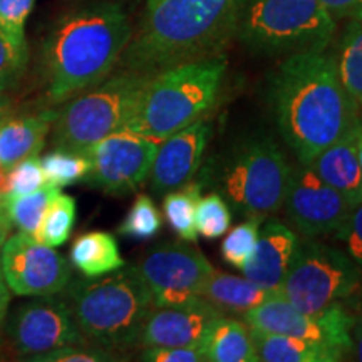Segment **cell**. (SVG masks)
<instances>
[{
    "mask_svg": "<svg viewBox=\"0 0 362 362\" xmlns=\"http://www.w3.org/2000/svg\"><path fill=\"white\" fill-rule=\"evenodd\" d=\"M269 103L280 136L302 165L337 141L359 116L336 57L325 51L285 57L269 78Z\"/></svg>",
    "mask_w": 362,
    "mask_h": 362,
    "instance_id": "6da1fadb",
    "label": "cell"
},
{
    "mask_svg": "<svg viewBox=\"0 0 362 362\" xmlns=\"http://www.w3.org/2000/svg\"><path fill=\"white\" fill-rule=\"evenodd\" d=\"M133 37L123 6L98 2L61 17L42 42L40 78L47 103L62 104L115 71Z\"/></svg>",
    "mask_w": 362,
    "mask_h": 362,
    "instance_id": "7a4b0ae2",
    "label": "cell"
},
{
    "mask_svg": "<svg viewBox=\"0 0 362 362\" xmlns=\"http://www.w3.org/2000/svg\"><path fill=\"white\" fill-rule=\"evenodd\" d=\"M242 0H148L121 69L153 76L170 67L218 57L235 37Z\"/></svg>",
    "mask_w": 362,
    "mask_h": 362,
    "instance_id": "3957f363",
    "label": "cell"
},
{
    "mask_svg": "<svg viewBox=\"0 0 362 362\" xmlns=\"http://www.w3.org/2000/svg\"><path fill=\"white\" fill-rule=\"evenodd\" d=\"M76 324L93 346L121 354L136 349L153 296L136 265L96 279H78L64 288Z\"/></svg>",
    "mask_w": 362,
    "mask_h": 362,
    "instance_id": "277c9868",
    "label": "cell"
},
{
    "mask_svg": "<svg viewBox=\"0 0 362 362\" xmlns=\"http://www.w3.org/2000/svg\"><path fill=\"white\" fill-rule=\"evenodd\" d=\"M226 72L223 56L156 72L139 94L123 131L161 143L205 117L218 101Z\"/></svg>",
    "mask_w": 362,
    "mask_h": 362,
    "instance_id": "5b68a950",
    "label": "cell"
},
{
    "mask_svg": "<svg viewBox=\"0 0 362 362\" xmlns=\"http://www.w3.org/2000/svg\"><path fill=\"white\" fill-rule=\"evenodd\" d=\"M336 29L320 0H242L235 37L257 56L287 57L325 51Z\"/></svg>",
    "mask_w": 362,
    "mask_h": 362,
    "instance_id": "8992f818",
    "label": "cell"
},
{
    "mask_svg": "<svg viewBox=\"0 0 362 362\" xmlns=\"http://www.w3.org/2000/svg\"><path fill=\"white\" fill-rule=\"evenodd\" d=\"M149 78L121 69L62 103L51 128L54 146L86 153L106 136L123 131Z\"/></svg>",
    "mask_w": 362,
    "mask_h": 362,
    "instance_id": "52a82bcc",
    "label": "cell"
},
{
    "mask_svg": "<svg viewBox=\"0 0 362 362\" xmlns=\"http://www.w3.org/2000/svg\"><path fill=\"white\" fill-rule=\"evenodd\" d=\"M291 170L274 138L252 136L240 141L221 165V193L238 214L265 218L282 208Z\"/></svg>",
    "mask_w": 362,
    "mask_h": 362,
    "instance_id": "ba28073f",
    "label": "cell"
},
{
    "mask_svg": "<svg viewBox=\"0 0 362 362\" xmlns=\"http://www.w3.org/2000/svg\"><path fill=\"white\" fill-rule=\"evenodd\" d=\"M361 280L362 269L346 252L304 237L280 285V293L296 309L317 314L352 296Z\"/></svg>",
    "mask_w": 362,
    "mask_h": 362,
    "instance_id": "9c48e42d",
    "label": "cell"
},
{
    "mask_svg": "<svg viewBox=\"0 0 362 362\" xmlns=\"http://www.w3.org/2000/svg\"><path fill=\"white\" fill-rule=\"evenodd\" d=\"M242 320L250 329L277 332L322 344L347 359L352 342L354 314H351L342 302H336L322 312L305 314L298 310L282 293L267 298L260 305L253 307L242 315Z\"/></svg>",
    "mask_w": 362,
    "mask_h": 362,
    "instance_id": "30bf717a",
    "label": "cell"
},
{
    "mask_svg": "<svg viewBox=\"0 0 362 362\" xmlns=\"http://www.w3.org/2000/svg\"><path fill=\"white\" fill-rule=\"evenodd\" d=\"M136 267L151 291L153 307L198 304L200 287L215 270L200 248L181 242L153 248Z\"/></svg>",
    "mask_w": 362,
    "mask_h": 362,
    "instance_id": "8fae6325",
    "label": "cell"
},
{
    "mask_svg": "<svg viewBox=\"0 0 362 362\" xmlns=\"http://www.w3.org/2000/svg\"><path fill=\"white\" fill-rule=\"evenodd\" d=\"M160 143L119 131L86 149L90 168L84 181L112 197H126L148 181Z\"/></svg>",
    "mask_w": 362,
    "mask_h": 362,
    "instance_id": "7c38bea8",
    "label": "cell"
},
{
    "mask_svg": "<svg viewBox=\"0 0 362 362\" xmlns=\"http://www.w3.org/2000/svg\"><path fill=\"white\" fill-rule=\"evenodd\" d=\"M6 334L21 356L33 359L64 346L89 344L64 297L42 296L21 304L6 320Z\"/></svg>",
    "mask_w": 362,
    "mask_h": 362,
    "instance_id": "4fadbf2b",
    "label": "cell"
},
{
    "mask_svg": "<svg viewBox=\"0 0 362 362\" xmlns=\"http://www.w3.org/2000/svg\"><path fill=\"white\" fill-rule=\"evenodd\" d=\"M0 270L11 292L21 297L56 296L72 280L69 262L54 247L24 232L7 238Z\"/></svg>",
    "mask_w": 362,
    "mask_h": 362,
    "instance_id": "5bb4252c",
    "label": "cell"
},
{
    "mask_svg": "<svg viewBox=\"0 0 362 362\" xmlns=\"http://www.w3.org/2000/svg\"><path fill=\"white\" fill-rule=\"evenodd\" d=\"M282 208L293 228L309 238L336 233L351 211L342 194L302 163L291 170Z\"/></svg>",
    "mask_w": 362,
    "mask_h": 362,
    "instance_id": "9a60e30c",
    "label": "cell"
},
{
    "mask_svg": "<svg viewBox=\"0 0 362 362\" xmlns=\"http://www.w3.org/2000/svg\"><path fill=\"white\" fill-rule=\"evenodd\" d=\"M211 138L210 121L202 117L185 129L163 139L149 170V187L156 197L178 189L200 170Z\"/></svg>",
    "mask_w": 362,
    "mask_h": 362,
    "instance_id": "2e32d148",
    "label": "cell"
},
{
    "mask_svg": "<svg viewBox=\"0 0 362 362\" xmlns=\"http://www.w3.org/2000/svg\"><path fill=\"white\" fill-rule=\"evenodd\" d=\"M225 315L206 298L188 307H153L139 334L138 347L200 346L215 319Z\"/></svg>",
    "mask_w": 362,
    "mask_h": 362,
    "instance_id": "e0dca14e",
    "label": "cell"
},
{
    "mask_svg": "<svg viewBox=\"0 0 362 362\" xmlns=\"http://www.w3.org/2000/svg\"><path fill=\"white\" fill-rule=\"evenodd\" d=\"M298 243L300 238L291 226L275 218L269 220L264 228H260L253 257L242 269L243 277L269 291L280 292V285L292 264Z\"/></svg>",
    "mask_w": 362,
    "mask_h": 362,
    "instance_id": "ac0fdd59",
    "label": "cell"
},
{
    "mask_svg": "<svg viewBox=\"0 0 362 362\" xmlns=\"http://www.w3.org/2000/svg\"><path fill=\"white\" fill-rule=\"evenodd\" d=\"M320 180L354 208L362 203V168L357 156L354 126L309 163Z\"/></svg>",
    "mask_w": 362,
    "mask_h": 362,
    "instance_id": "d6986e66",
    "label": "cell"
},
{
    "mask_svg": "<svg viewBox=\"0 0 362 362\" xmlns=\"http://www.w3.org/2000/svg\"><path fill=\"white\" fill-rule=\"evenodd\" d=\"M56 110L0 121V168L8 173L17 163L37 156L52 128Z\"/></svg>",
    "mask_w": 362,
    "mask_h": 362,
    "instance_id": "ffe728a7",
    "label": "cell"
},
{
    "mask_svg": "<svg viewBox=\"0 0 362 362\" xmlns=\"http://www.w3.org/2000/svg\"><path fill=\"white\" fill-rule=\"evenodd\" d=\"M200 296L225 315H240L260 305L267 298L277 296L279 291H269L247 277L216 272L208 277L200 287Z\"/></svg>",
    "mask_w": 362,
    "mask_h": 362,
    "instance_id": "44dd1931",
    "label": "cell"
},
{
    "mask_svg": "<svg viewBox=\"0 0 362 362\" xmlns=\"http://www.w3.org/2000/svg\"><path fill=\"white\" fill-rule=\"evenodd\" d=\"M200 346L206 362H259L250 327L228 315L214 320Z\"/></svg>",
    "mask_w": 362,
    "mask_h": 362,
    "instance_id": "7402d4cb",
    "label": "cell"
},
{
    "mask_svg": "<svg viewBox=\"0 0 362 362\" xmlns=\"http://www.w3.org/2000/svg\"><path fill=\"white\" fill-rule=\"evenodd\" d=\"M259 362H337L344 361L339 352L322 344L285 336L277 332L250 329Z\"/></svg>",
    "mask_w": 362,
    "mask_h": 362,
    "instance_id": "603a6c76",
    "label": "cell"
},
{
    "mask_svg": "<svg viewBox=\"0 0 362 362\" xmlns=\"http://www.w3.org/2000/svg\"><path fill=\"white\" fill-rule=\"evenodd\" d=\"M69 260L86 279L103 277L126 265L115 235L101 230L79 235L71 247Z\"/></svg>",
    "mask_w": 362,
    "mask_h": 362,
    "instance_id": "cb8c5ba5",
    "label": "cell"
},
{
    "mask_svg": "<svg viewBox=\"0 0 362 362\" xmlns=\"http://www.w3.org/2000/svg\"><path fill=\"white\" fill-rule=\"evenodd\" d=\"M202 197V185L189 183L163 197V211L166 221L171 225L176 235L185 242H197V203Z\"/></svg>",
    "mask_w": 362,
    "mask_h": 362,
    "instance_id": "d4e9b609",
    "label": "cell"
},
{
    "mask_svg": "<svg viewBox=\"0 0 362 362\" xmlns=\"http://www.w3.org/2000/svg\"><path fill=\"white\" fill-rule=\"evenodd\" d=\"M336 64L344 88L357 104H362V22L351 21L347 25L339 44Z\"/></svg>",
    "mask_w": 362,
    "mask_h": 362,
    "instance_id": "484cf974",
    "label": "cell"
},
{
    "mask_svg": "<svg viewBox=\"0 0 362 362\" xmlns=\"http://www.w3.org/2000/svg\"><path fill=\"white\" fill-rule=\"evenodd\" d=\"M40 165L44 170L45 183L57 188L71 187V185L84 181L90 168L89 156L84 151L59 146L45 153L40 158Z\"/></svg>",
    "mask_w": 362,
    "mask_h": 362,
    "instance_id": "4316f807",
    "label": "cell"
},
{
    "mask_svg": "<svg viewBox=\"0 0 362 362\" xmlns=\"http://www.w3.org/2000/svg\"><path fill=\"white\" fill-rule=\"evenodd\" d=\"M59 193H61V188L45 183L44 187L35 189V192L22 194V197H7V194H4L12 223L19 228V232L35 237L45 210Z\"/></svg>",
    "mask_w": 362,
    "mask_h": 362,
    "instance_id": "83f0119b",
    "label": "cell"
},
{
    "mask_svg": "<svg viewBox=\"0 0 362 362\" xmlns=\"http://www.w3.org/2000/svg\"><path fill=\"white\" fill-rule=\"evenodd\" d=\"M78 206L76 200L69 194L59 193L45 210L35 238L47 247H61L69 240L76 223Z\"/></svg>",
    "mask_w": 362,
    "mask_h": 362,
    "instance_id": "f1b7e54d",
    "label": "cell"
},
{
    "mask_svg": "<svg viewBox=\"0 0 362 362\" xmlns=\"http://www.w3.org/2000/svg\"><path fill=\"white\" fill-rule=\"evenodd\" d=\"M163 218L160 210L148 194L136 197L128 215L117 226L121 237L134 240H149L161 232Z\"/></svg>",
    "mask_w": 362,
    "mask_h": 362,
    "instance_id": "f546056e",
    "label": "cell"
},
{
    "mask_svg": "<svg viewBox=\"0 0 362 362\" xmlns=\"http://www.w3.org/2000/svg\"><path fill=\"white\" fill-rule=\"evenodd\" d=\"M262 216H247V221L226 232L223 243H221V257L228 265L242 270L255 252L257 238L262 226Z\"/></svg>",
    "mask_w": 362,
    "mask_h": 362,
    "instance_id": "4dcf8cb0",
    "label": "cell"
},
{
    "mask_svg": "<svg viewBox=\"0 0 362 362\" xmlns=\"http://www.w3.org/2000/svg\"><path fill=\"white\" fill-rule=\"evenodd\" d=\"M197 230L198 235L208 240L223 237L232 225V211L221 194L210 193L200 197L197 203Z\"/></svg>",
    "mask_w": 362,
    "mask_h": 362,
    "instance_id": "1f68e13d",
    "label": "cell"
},
{
    "mask_svg": "<svg viewBox=\"0 0 362 362\" xmlns=\"http://www.w3.org/2000/svg\"><path fill=\"white\" fill-rule=\"evenodd\" d=\"M35 0H0V34L17 51L29 54L25 39V22Z\"/></svg>",
    "mask_w": 362,
    "mask_h": 362,
    "instance_id": "d6a6232c",
    "label": "cell"
},
{
    "mask_svg": "<svg viewBox=\"0 0 362 362\" xmlns=\"http://www.w3.org/2000/svg\"><path fill=\"white\" fill-rule=\"evenodd\" d=\"M45 185V176L39 156H29L17 163L7 173L6 193L7 197H22L39 189Z\"/></svg>",
    "mask_w": 362,
    "mask_h": 362,
    "instance_id": "836d02e7",
    "label": "cell"
},
{
    "mask_svg": "<svg viewBox=\"0 0 362 362\" xmlns=\"http://www.w3.org/2000/svg\"><path fill=\"white\" fill-rule=\"evenodd\" d=\"M29 54L17 51L8 40L0 34V94L16 89L24 78Z\"/></svg>",
    "mask_w": 362,
    "mask_h": 362,
    "instance_id": "e575fe53",
    "label": "cell"
},
{
    "mask_svg": "<svg viewBox=\"0 0 362 362\" xmlns=\"http://www.w3.org/2000/svg\"><path fill=\"white\" fill-rule=\"evenodd\" d=\"M115 352H110L93 344H78V346H64L45 354L35 356L34 362H106L117 361Z\"/></svg>",
    "mask_w": 362,
    "mask_h": 362,
    "instance_id": "d590c367",
    "label": "cell"
},
{
    "mask_svg": "<svg viewBox=\"0 0 362 362\" xmlns=\"http://www.w3.org/2000/svg\"><path fill=\"white\" fill-rule=\"evenodd\" d=\"M334 237L346 245V253L362 269V203L351 208L349 215Z\"/></svg>",
    "mask_w": 362,
    "mask_h": 362,
    "instance_id": "8d00e7d4",
    "label": "cell"
},
{
    "mask_svg": "<svg viewBox=\"0 0 362 362\" xmlns=\"http://www.w3.org/2000/svg\"><path fill=\"white\" fill-rule=\"evenodd\" d=\"M139 359L148 362H206L202 346L143 347Z\"/></svg>",
    "mask_w": 362,
    "mask_h": 362,
    "instance_id": "74e56055",
    "label": "cell"
},
{
    "mask_svg": "<svg viewBox=\"0 0 362 362\" xmlns=\"http://www.w3.org/2000/svg\"><path fill=\"white\" fill-rule=\"evenodd\" d=\"M334 21L362 22V0H320Z\"/></svg>",
    "mask_w": 362,
    "mask_h": 362,
    "instance_id": "f35d334b",
    "label": "cell"
},
{
    "mask_svg": "<svg viewBox=\"0 0 362 362\" xmlns=\"http://www.w3.org/2000/svg\"><path fill=\"white\" fill-rule=\"evenodd\" d=\"M12 292L7 287L6 279H4L2 270H0V344H2L4 332H6V320L8 315V307H11Z\"/></svg>",
    "mask_w": 362,
    "mask_h": 362,
    "instance_id": "ab89813d",
    "label": "cell"
},
{
    "mask_svg": "<svg viewBox=\"0 0 362 362\" xmlns=\"http://www.w3.org/2000/svg\"><path fill=\"white\" fill-rule=\"evenodd\" d=\"M347 359L362 362V310L354 315V325H352V342Z\"/></svg>",
    "mask_w": 362,
    "mask_h": 362,
    "instance_id": "60d3db41",
    "label": "cell"
},
{
    "mask_svg": "<svg viewBox=\"0 0 362 362\" xmlns=\"http://www.w3.org/2000/svg\"><path fill=\"white\" fill-rule=\"evenodd\" d=\"M12 226H13V223H12L11 216H8L6 197H4V194H0V257H2V250H4V245H6L7 238L11 237Z\"/></svg>",
    "mask_w": 362,
    "mask_h": 362,
    "instance_id": "b9f144b4",
    "label": "cell"
},
{
    "mask_svg": "<svg viewBox=\"0 0 362 362\" xmlns=\"http://www.w3.org/2000/svg\"><path fill=\"white\" fill-rule=\"evenodd\" d=\"M354 139H356V149L357 156H359V163L362 168V116H357L354 123Z\"/></svg>",
    "mask_w": 362,
    "mask_h": 362,
    "instance_id": "7bdbcfd3",
    "label": "cell"
},
{
    "mask_svg": "<svg viewBox=\"0 0 362 362\" xmlns=\"http://www.w3.org/2000/svg\"><path fill=\"white\" fill-rule=\"evenodd\" d=\"M11 107V98L7 94H0V115H4Z\"/></svg>",
    "mask_w": 362,
    "mask_h": 362,
    "instance_id": "ee69618b",
    "label": "cell"
},
{
    "mask_svg": "<svg viewBox=\"0 0 362 362\" xmlns=\"http://www.w3.org/2000/svg\"><path fill=\"white\" fill-rule=\"evenodd\" d=\"M361 297H362V292H361Z\"/></svg>",
    "mask_w": 362,
    "mask_h": 362,
    "instance_id": "f6af8a7d",
    "label": "cell"
}]
</instances>
